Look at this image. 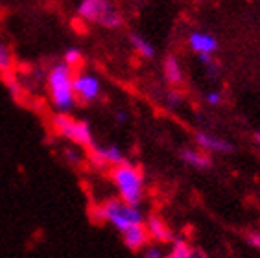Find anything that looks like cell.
<instances>
[{
  "mask_svg": "<svg viewBox=\"0 0 260 258\" xmlns=\"http://www.w3.org/2000/svg\"><path fill=\"white\" fill-rule=\"evenodd\" d=\"M122 240H124V245L129 251H142L144 247L150 245V234L146 231L144 225H137V227H131L129 231L122 233Z\"/></svg>",
  "mask_w": 260,
  "mask_h": 258,
  "instance_id": "obj_11",
  "label": "cell"
},
{
  "mask_svg": "<svg viewBox=\"0 0 260 258\" xmlns=\"http://www.w3.org/2000/svg\"><path fill=\"white\" fill-rule=\"evenodd\" d=\"M190 258H207V254L201 253V251H198V249H194V251H192V254H190Z\"/></svg>",
  "mask_w": 260,
  "mask_h": 258,
  "instance_id": "obj_23",
  "label": "cell"
},
{
  "mask_svg": "<svg viewBox=\"0 0 260 258\" xmlns=\"http://www.w3.org/2000/svg\"><path fill=\"white\" fill-rule=\"evenodd\" d=\"M144 227L150 234V240L157 243H172L174 242V233H172V229L168 227L165 219L157 216V214H151L148 218L144 219Z\"/></svg>",
  "mask_w": 260,
  "mask_h": 258,
  "instance_id": "obj_9",
  "label": "cell"
},
{
  "mask_svg": "<svg viewBox=\"0 0 260 258\" xmlns=\"http://www.w3.org/2000/svg\"><path fill=\"white\" fill-rule=\"evenodd\" d=\"M63 63L69 64L70 69L76 70V67H80V64L83 63V54H81V50H78V48H69L65 52V55H63Z\"/></svg>",
  "mask_w": 260,
  "mask_h": 258,
  "instance_id": "obj_17",
  "label": "cell"
},
{
  "mask_svg": "<svg viewBox=\"0 0 260 258\" xmlns=\"http://www.w3.org/2000/svg\"><path fill=\"white\" fill-rule=\"evenodd\" d=\"M11 69H13V55H11L10 48L0 41V74L10 76Z\"/></svg>",
  "mask_w": 260,
  "mask_h": 258,
  "instance_id": "obj_16",
  "label": "cell"
},
{
  "mask_svg": "<svg viewBox=\"0 0 260 258\" xmlns=\"http://www.w3.org/2000/svg\"><path fill=\"white\" fill-rule=\"evenodd\" d=\"M194 144L205 153H233L235 151V146L231 144L229 140L220 139V137L210 135L207 131H196Z\"/></svg>",
  "mask_w": 260,
  "mask_h": 258,
  "instance_id": "obj_8",
  "label": "cell"
},
{
  "mask_svg": "<svg viewBox=\"0 0 260 258\" xmlns=\"http://www.w3.org/2000/svg\"><path fill=\"white\" fill-rule=\"evenodd\" d=\"M74 69L69 64L57 63L54 64L48 72L46 83H48V92L54 107L59 113H69L76 105V92H74Z\"/></svg>",
  "mask_w": 260,
  "mask_h": 258,
  "instance_id": "obj_2",
  "label": "cell"
},
{
  "mask_svg": "<svg viewBox=\"0 0 260 258\" xmlns=\"http://www.w3.org/2000/svg\"><path fill=\"white\" fill-rule=\"evenodd\" d=\"M221 92L220 90H209V92H205V102L209 105H220L221 104Z\"/></svg>",
  "mask_w": 260,
  "mask_h": 258,
  "instance_id": "obj_20",
  "label": "cell"
},
{
  "mask_svg": "<svg viewBox=\"0 0 260 258\" xmlns=\"http://www.w3.org/2000/svg\"><path fill=\"white\" fill-rule=\"evenodd\" d=\"M89 159L96 168H109V170L125 163L124 153H122V149L116 144H109V146L92 144L89 148Z\"/></svg>",
  "mask_w": 260,
  "mask_h": 258,
  "instance_id": "obj_6",
  "label": "cell"
},
{
  "mask_svg": "<svg viewBox=\"0 0 260 258\" xmlns=\"http://www.w3.org/2000/svg\"><path fill=\"white\" fill-rule=\"evenodd\" d=\"M52 125H54L55 133L61 135L63 139H67L72 144L83 146V148H90L94 144L89 124L83 120H76L67 113H59L52 118Z\"/></svg>",
  "mask_w": 260,
  "mask_h": 258,
  "instance_id": "obj_5",
  "label": "cell"
},
{
  "mask_svg": "<svg viewBox=\"0 0 260 258\" xmlns=\"http://www.w3.org/2000/svg\"><path fill=\"white\" fill-rule=\"evenodd\" d=\"M74 92L76 100H80L83 104H90V102L100 98L102 81L94 74L78 72V74H74Z\"/></svg>",
  "mask_w": 260,
  "mask_h": 258,
  "instance_id": "obj_7",
  "label": "cell"
},
{
  "mask_svg": "<svg viewBox=\"0 0 260 258\" xmlns=\"http://www.w3.org/2000/svg\"><path fill=\"white\" fill-rule=\"evenodd\" d=\"M179 159L196 170H209L212 166L210 155L205 153V151H201L200 148H181Z\"/></svg>",
  "mask_w": 260,
  "mask_h": 258,
  "instance_id": "obj_12",
  "label": "cell"
},
{
  "mask_svg": "<svg viewBox=\"0 0 260 258\" xmlns=\"http://www.w3.org/2000/svg\"><path fill=\"white\" fill-rule=\"evenodd\" d=\"M129 43H131V46L135 48L137 54L142 55V57H146V59H153V57H155V54H157L155 46L151 45L146 37H142V35L131 34L129 35Z\"/></svg>",
  "mask_w": 260,
  "mask_h": 258,
  "instance_id": "obj_14",
  "label": "cell"
},
{
  "mask_svg": "<svg viewBox=\"0 0 260 258\" xmlns=\"http://www.w3.org/2000/svg\"><path fill=\"white\" fill-rule=\"evenodd\" d=\"M94 212L102 221L113 225L120 233H125V231H129L131 227H137V225H144L142 210L139 207L124 203L118 198L107 199V201L100 203L94 209Z\"/></svg>",
  "mask_w": 260,
  "mask_h": 258,
  "instance_id": "obj_3",
  "label": "cell"
},
{
  "mask_svg": "<svg viewBox=\"0 0 260 258\" xmlns=\"http://www.w3.org/2000/svg\"><path fill=\"white\" fill-rule=\"evenodd\" d=\"M76 15L85 22L102 24L107 30H116L124 24V19L111 0H80Z\"/></svg>",
  "mask_w": 260,
  "mask_h": 258,
  "instance_id": "obj_4",
  "label": "cell"
},
{
  "mask_svg": "<svg viewBox=\"0 0 260 258\" xmlns=\"http://www.w3.org/2000/svg\"><path fill=\"white\" fill-rule=\"evenodd\" d=\"M255 140L260 144V131H258V133H255Z\"/></svg>",
  "mask_w": 260,
  "mask_h": 258,
  "instance_id": "obj_25",
  "label": "cell"
},
{
  "mask_svg": "<svg viewBox=\"0 0 260 258\" xmlns=\"http://www.w3.org/2000/svg\"><path fill=\"white\" fill-rule=\"evenodd\" d=\"M247 243L253 245V247L260 249V233H251L249 236H247Z\"/></svg>",
  "mask_w": 260,
  "mask_h": 258,
  "instance_id": "obj_22",
  "label": "cell"
},
{
  "mask_svg": "<svg viewBox=\"0 0 260 258\" xmlns=\"http://www.w3.org/2000/svg\"><path fill=\"white\" fill-rule=\"evenodd\" d=\"M166 102H168V105H172V107H177V105H181V102H183V96H181L179 90H170V92L166 94Z\"/></svg>",
  "mask_w": 260,
  "mask_h": 258,
  "instance_id": "obj_21",
  "label": "cell"
},
{
  "mask_svg": "<svg viewBox=\"0 0 260 258\" xmlns=\"http://www.w3.org/2000/svg\"><path fill=\"white\" fill-rule=\"evenodd\" d=\"M198 57H200V61L203 63V67H205L207 74H209L210 78H216L218 72H220V63L214 59V55L203 54V55H198Z\"/></svg>",
  "mask_w": 260,
  "mask_h": 258,
  "instance_id": "obj_18",
  "label": "cell"
},
{
  "mask_svg": "<svg viewBox=\"0 0 260 258\" xmlns=\"http://www.w3.org/2000/svg\"><path fill=\"white\" fill-rule=\"evenodd\" d=\"M166 253L162 251V247L160 245H157V243H150L148 247L142 249V258H165Z\"/></svg>",
  "mask_w": 260,
  "mask_h": 258,
  "instance_id": "obj_19",
  "label": "cell"
},
{
  "mask_svg": "<svg viewBox=\"0 0 260 258\" xmlns=\"http://www.w3.org/2000/svg\"><path fill=\"white\" fill-rule=\"evenodd\" d=\"M162 72H165V80L170 85L177 87L183 83V67L175 55H166L165 63H162Z\"/></svg>",
  "mask_w": 260,
  "mask_h": 258,
  "instance_id": "obj_13",
  "label": "cell"
},
{
  "mask_svg": "<svg viewBox=\"0 0 260 258\" xmlns=\"http://www.w3.org/2000/svg\"><path fill=\"white\" fill-rule=\"evenodd\" d=\"M192 251H194V249L190 247V243L186 242V240L174 238V242H172L170 249H168V253H166L165 258H190Z\"/></svg>",
  "mask_w": 260,
  "mask_h": 258,
  "instance_id": "obj_15",
  "label": "cell"
},
{
  "mask_svg": "<svg viewBox=\"0 0 260 258\" xmlns=\"http://www.w3.org/2000/svg\"><path fill=\"white\" fill-rule=\"evenodd\" d=\"M125 113H118L116 114V122H118V124H125Z\"/></svg>",
  "mask_w": 260,
  "mask_h": 258,
  "instance_id": "obj_24",
  "label": "cell"
},
{
  "mask_svg": "<svg viewBox=\"0 0 260 258\" xmlns=\"http://www.w3.org/2000/svg\"><path fill=\"white\" fill-rule=\"evenodd\" d=\"M188 46L198 55H203V54L214 55L218 52V39L212 34H209V31L198 30L188 35Z\"/></svg>",
  "mask_w": 260,
  "mask_h": 258,
  "instance_id": "obj_10",
  "label": "cell"
},
{
  "mask_svg": "<svg viewBox=\"0 0 260 258\" xmlns=\"http://www.w3.org/2000/svg\"><path fill=\"white\" fill-rule=\"evenodd\" d=\"M111 181L118 190V199L124 203L139 207L144 199V174L139 166L131 163H122L109 170Z\"/></svg>",
  "mask_w": 260,
  "mask_h": 258,
  "instance_id": "obj_1",
  "label": "cell"
}]
</instances>
